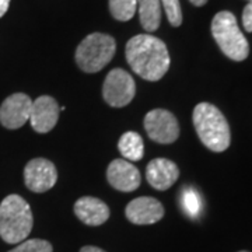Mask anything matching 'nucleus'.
<instances>
[{
	"label": "nucleus",
	"instance_id": "nucleus-1",
	"mask_svg": "<svg viewBox=\"0 0 252 252\" xmlns=\"http://www.w3.org/2000/svg\"><path fill=\"white\" fill-rule=\"evenodd\" d=\"M126 61L130 69L144 80L158 81L170 69V54L160 38L139 34L127 41Z\"/></svg>",
	"mask_w": 252,
	"mask_h": 252
},
{
	"label": "nucleus",
	"instance_id": "nucleus-2",
	"mask_svg": "<svg viewBox=\"0 0 252 252\" xmlns=\"http://www.w3.org/2000/svg\"><path fill=\"white\" fill-rule=\"evenodd\" d=\"M193 126L200 142L209 150L221 153L231 142L230 126L221 111L209 102H200L193 109Z\"/></svg>",
	"mask_w": 252,
	"mask_h": 252
},
{
	"label": "nucleus",
	"instance_id": "nucleus-3",
	"mask_svg": "<svg viewBox=\"0 0 252 252\" xmlns=\"http://www.w3.org/2000/svg\"><path fill=\"white\" fill-rule=\"evenodd\" d=\"M34 217L27 200L20 195H9L0 203V237L4 243L20 244L27 238Z\"/></svg>",
	"mask_w": 252,
	"mask_h": 252
},
{
	"label": "nucleus",
	"instance_id": "nucleus-4",
	"mask_svg": "<svg viewBox=\"0 0 252 252\" xmlns=\"http://www.w3.org/2000/svg\"><path fill=\"white\" fill-rule=\"evenodd\" d=\"M212 35L221 52L231 61L241 62L250 55V44L230 11H220L212 21Z\"/></svg>",
	"mask_w": 252,
	"mask_h": 252
},
{
	"label": "nucleus",
	"instance_id": "nucleus-5",
	"mask_svg": "<svg viewBox=\"0 0 252 252\" xmlns=\"http://www.w3.org/2000/svg\"><path fill=\"white\" fill-rule=\"evenodd\" d=\"M117 51L115 39L108 34L93 32L76 49V63L83 72L97 73L108 64Z\"/></svg>",
	"mask_w": 252,
	"mask_h": 252
},
{
	"label": "nucleus",
	"instance_id": "nucleus-6",
	"mask_svg": "<svg viewBox=\"0 0 252 252\" xmlns=\"http://www.w3.org/2000/svg\"><path fill=\"white\" fill-rule=\"evenodd\" d=\"M136 94L133 77L124 69H112L102 84V97L114 108H122L132 102Z\"/></svg>",
	"mask_w": 252,
	"mask_h": 252
},
{
	"label": "nucleus",
	"instance_id": "nucleus-7",
	"mask_svg": "<svg viewBox=\"0 0 252 252\" xmlns=\"http://www.w3.org/2000/svg\"><path fill=\"white\" fill-rule=\"evenodd\" d=\"M144 129L149 137L160 144L174 143L180 136V125L174 114L167 109H153L144 117Z\"/></svg>",
	"mask_w": 252,
	"mask_h": 252
},
{
	"label": "nucleus",
	"instance_id": "nucleus-8",
	"mask_svg": "<svg viewBox=\"0 0 252 252\" xmlns=\"http://www.w3.org/2000/svg\"><path fill=\"white\" fill-rule=\"evenodd\" d=\"M56 181L58 171L52 161L38 157L27 162L24 168V182L30 190L42 193L54 188Z\"/></svg>",
	"mask_w": 252,
	"mask_h": 252
},
{
	"label": "nucleus",
	"instance_id": "nucleus-9",
	"mask_svg": "<svg viewBox=\"0 0 252 252\" xmlns=\"http://www.w3.org/2000/svg\"><path fill=\"white\" fill-rule=\"evenodd\" d=\"M32 99L24 93H16L0 105V124L7 129H18L30 121Z\"/></svg>",
	"mask_w": 252,
	"mask_h": 252
},
{
	"label": "nucleus",
	"instance_id": "nucleus-10",
	"mask_svg": "<svg viewBox=\"0 0 252 252\" xmlns=\"http://www.w3.org/2000/svg\"><path fill=\"white\" fill-rule=\"evenodd\" d=\"M59 105L54 97L41 95L32 101L30 124L36 133H48L51 132L59 119Z\"/></svg>",
	"mask_w": 252,
	"mask_h": 252
},
{
	"label": "nucleus",
	"instance_id": "nucleus-11",
	"mask_svg": "<svg viewBox=\"0 0 252 252\" xmlns=\"http://www.w3.org/2000/svg\"><path fill=\"white\" fill-rule=\"evenodd\" d=\"M126 219L137 225L154 224L164 217V206L160 200L150 196L133 199L125 209Z\"/></svg>",
	"mask_w": 252,
	"mask_h": 252
},
{
	"label": "nucleus",
	"instance_id": "nucleus-12",
	"mask_svg": "<svg viewBox=\"0 0 252 252\" xmlns=\"http://www.w3.org/2000/svg\"><path fill=\"white\" fill-rule=\"evenodd\" d=\"M109 185L121 192H133L140 185V172L133 164L125 158H117L111 162L107 170Z\"/></svg>",
	"mask_w": 252,
	"mask_h": 252
},
{
	"label": "nucleus",
	"instance_id": "nucleus-13",
	"mask_svg": "<svg viewBox=\"0 0 252 252\" xmlns=\"http://www.w3.org/2000/svg\"><path fill=\"white\" fill-rule=\"evenodd\" d=\"M180 168L168 158H154L146 167L147 182L157 190H167L177 182Z\"/></svg>",
	"mask_w": 252,
	"mask_h": 252
},
{
	"label": "nucleus",
	"instance_id": "nucleus-14",
	"mask_svg": "<svg viewBox=\"0 0 252 252\" xmlns=\"http://www.w3.org/2000/svg\"><path fill=\"white\" fill-rule=\"evenodd\" d=\"M74 213L84 224L101 225L109 219V207L101 199L83 196L76 200Z\"/></svg>",
	"mask_w": 252,
	"mask_h": 252
},
{
	"label": "nucleus",
	"instance_id": "nucleus-15",
	"mask_svg": "<svg viewBox=\"0 0 252 252\" xmlns=\"http://www.w3.org/2000/svg\"><path fill=\"white\" fill-rule=\"evenodd\" d=\"M139 7V18L143 30L154 32L161 23L160 0H136Z\"/></svg>",
	"mask_w": 252,
	"mask_h": 252
},
{
	"label": "nucleus",
	"instance_id": "nucleus-16",
	"mask_svg": "<svg viewBox=\"0 0 252 252\" xmlns=\"http://www.w3.org/2000/svg\"><path fill=\"white\" fill-rule=\"evenodd\" d=\"M119 153L127 161H140L144 154V143L142 136L136 132H126L118 142Z\"/></svg>",
	"mask_w": 252,
	"mask_h": 252
},
{
	"label": "nucleus",
	"instance_id": "nucleus-17",
	"mask_svg": "<svg viewBox=\"0 0 252 252\" xmlns=\"http://www.w3.org/2000/svg\"><path fill=\"white\" fill-rule=\"evenodd\" d=\"M136 0H109V11L118 21H129L136 13Z\"/></svg>",
	"mask_w": 252,
	"mask_h": 252
},
{
	"label": "nucleus",
	"instance_id": "nucleus-18",
	"mask_svg": "<svg viewBox=\"0 0 252 252\" xmlns=\"http://www.w3.org/2000/svg\"><path fill=\"white\" fill-rule=\"evenodd\" d=\"M181 205L189 217H198V215L200 213V209H202V203H200L198 192L190 188L184 190V193L181 196Z\"/></svg>",
	"mask_w": 252,
	"mask_h": 252
},
{
	"label": "nucleus",
	"instance_id": "nucleus-19",
	"mask_svg": "<svg viewBox=\"0 0 252 252\" xmlns=\"http://www.w3.org/2000/svg\"><path fill=\"white\" fill-rule=\"evenodd\" d=\"M52 245L45 240H24L23 243H20L17 247H14L9 252H52Z\"/></svg>",
	"mask_w": 252,
	"mask_h": 252
},
{
	"label": "nucleus",
	"instance_id": "nucleus-20",
	"mask_svg": "<svg viewBox=\"0 0 252 252\" xmlns=\"http://www.w3.org/2000/svg\"><path fill=\"white\" fill-rule=\"evenodd\" d=\"M165 10L167 18L172 27H180L182 24V10L180 0H160Z\"/></svg>",
	"mask_w": 252,
	"mask_h": 252
},
{
	"label": "nucleus",
	"instance_id": "nucleus-21",
	"mask_svg": "<svg viewBox=\"0 0 252 252\" xmlns=\"http://www.w3.org/2000/svg\"><path fill=\"white\" fill-rule=\"evenodd\" d=\"M243 26L245 28V31L252 32V1H248V4L244 7Z\"/></svg>",
	"mask_w": 252,
	"mask_h": 252
},
{
	"label": "nucleus",
	"instance_id": "nucleus-22",
	"mask_svg": "<svg viewBox=\"0 0 252 252\" xmlns=\"http://www.w3.org/2000/svg\"><path fill=\"white\" fill-rule=\"evenodd\" d=\"M9 6H10V0H0V18L3 17V16L7 13Z\"/></svg>",
	"mask_w": 252,
	"mask_h": 252
},
{
	"label": "nucleus",
	"instance_id": "nucleus-23",
	"mask_svg": "<svg viewBox=\"0 0 252 252\" xmlns=\"http://www.w3.org/2000/svg\"><path fill=\"white\" fill-rule=\"evenodd\" d=\"M80 252H105L104 250H101L98 247H93V245H87V247H83Z\"/></svg>",
	"mask_w": 252,
	"mask_h": 252
},
{
	"label": "nucleus",
	"instance_id": "nucleus-24",
	"mask_svg": "<svg viewBox=\"0 0 252 252\" xmlns=\"http://www.w3.org/2000/svg\"><path fill=\"white\" fill-rule=\"evenodd\" d=\"M193 6H196V7H200V6H205L207 3V0H189Z\"/></svg>",
	"mask_w": 252,
	"mask_h": 252
},
{
	"label": "nucleus",
	"instance_id": "nucleus-25",
	"mask_svg": "<svg viewBox=\"0 0 252 252\" xmlns=\"http://www.w3.org/2000/svg\"><path fill=\"white\" fill-rule=\"evenodd\" d=\"M240 252H248V251H240Z\"/></svg>",
	"mask_w": 252,
	"mask_h": 252
},
{
	"label": "nucleus",
	"instance_id": "nucleus-26",
	"mask_svg": "<svg viewBox=\"0 0 252 252\" xmlns=\"http://www.w3.org/2000/svg\"><path fill=\"white\" fill-rule=\"evenodd\" d=\"M248 1H252V0H248Z\"/></svg>",
	"mask_w": 252,
	"mask_h": 252
}]
</instances>
